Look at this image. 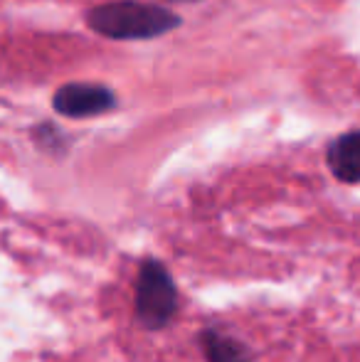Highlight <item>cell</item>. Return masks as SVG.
<instances>
[{
  "label": "cell",
  "mask_w": 360,
  "mask_h": 362,
  "mask_svg": "<svg viewBox=\"0 0 360 362\" xmlns=\"http://www.w3.org/2000/svg\"><path fill=\"white\" fill-rule=\"evenodd\" d=\"M175 313V286L161 264L146 262L136 286V315L146 328H161Z\"/></svg>",
  "instance_id": "2"
},
{
  "label": "cell",
  "mask_w": 360,
  "mask_h": 362,
  "mask_svg": "<svg viewBox=\"0 0 360 362\" xmlns=\"http://www.w3.org/2000/svg\"><path fill=\"white\" fill-rule=\"evenodd\" d=\"M89 28L111 40H151L178 28L180 18L149 3H109L89 13Z\"/></svg>",
  "instance_id": "1"
},
{
  "label": "cell",
  "mask_w": 360,
  "mask_h": 362,
  "mask_svg": "<svg viewBox=\"0 0 360 362\" xmlns=\"http://www.w3.org/2000/svg\"><path fill=\"white\" fill-rule=\"evenodd\" d=\"M205 353L210 362H247L242 345L217 335H205Z\"/></svg>",
  "instance_id": "5"
},
{
  "label": "cell",
  "mask_w": 360,
  "mask_h": 362,
  "mask_svg": "<svg viewBox=\"0 0 360 362\" xmlns=\"http://www.w3.org/2000/svg\"><path fill=\"white\" fill-rule=\"evenodd\" d=\"M180 3H190V0H180Z\"/></svg>",
  "instance_id": "6"
},
{
  "label": "cell",
  "mask_w": 360,
  "mask_h": 362,
  "mask_svg": "<svg viewBox=\"0 0 360 362\" xmlns=\"http://www.w3.org/2000/svg\"><path fill=\"white\" fill-rule=\"evenodd\" d=\"M328 168L343 182H360V131L341 136L328 148Z\"/></svg>",
  "instance_id": "4"
},
{
  "label": "cell",
  "mask_w": 360,
  "mask_h": 362,
  "mask_svg": "<svg viewBox=\"0 0 360 362\" xmlns=\"http://www.w3.org/2000/svg\"><path fill=\"white\" fill-rule=\"evenodd\" d=\"M54 111L69 119L106 114L116 106V96L99 84H67L54 94Z\"/></svg>",
  "instance_id": "3"
}]
</instances>
